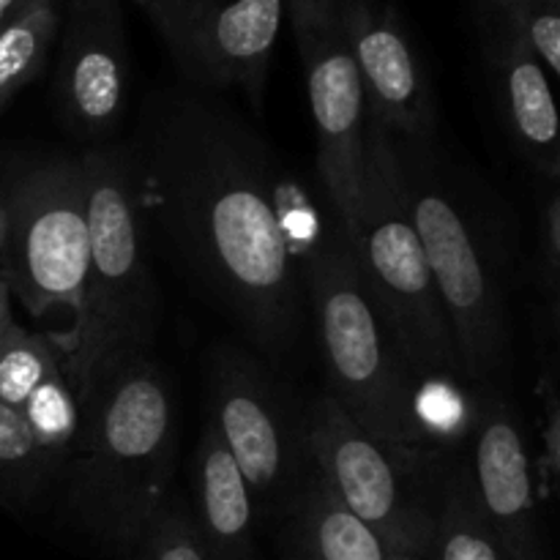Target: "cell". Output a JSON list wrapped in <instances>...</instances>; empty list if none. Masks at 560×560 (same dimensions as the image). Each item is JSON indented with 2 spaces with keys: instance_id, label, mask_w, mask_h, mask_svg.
<instances>
[{
  "instance_id": "obj_31",
  "label": "cell",
  "mask_w": 560,
  "mask_h": 560,
  "mask_svg": "<svg viewBox=\"0 0 560 560\" xmlns=\"http://www.w3.org/2000/svg\"><path fill=\"white\" fill-rule=\"evenodd\" d=\"M197 3H200V0H186V5H184V14H180V22L186 20V14H189V11L195 9ZM180 22H178V27H180ZM178 27H175V31H178ZM173 36H175V33H173ZM173 36H170V38H173ZM170 38H167V42H170Z\"/></svg>"
},
{
  "instance_id": "obj_8",
  "label": "cell",
  "mask_w": 560,
  "mask_h": 560,
  "mask_svg": "<svg viewBox=\"0 0 560 560\" xmlns=\"http://www.w3.org/2000/svg\"><path fill=\"white\" fill-rule=\"evenodd\" d=\"M306 427L317 479L394 550L421 560L435 530L452 454L386 446L361 430L326 392L306 408Z\"/></svg>"
},
{
  "instance_id": "obj_21",
  "label": "cell",
  "mask_w": 560,
  "mask_h": 560,
  "mask_svg": "<svg viewBox=\"0 0 560 560\" xmlns=\"http://www.w3.org/2000/svg\"><path fill=\"white\" fill-rule=\"evenodd\" d=\"M22 419H25L27 430H31L33 441H36L38 452L47 457L60 474L66 457H69L71 446L77 441V432L82 424L80 399L71 392L69 381L63 375V366L49 372L42 383L31 392L25 405L20 408Z\"/></svg>"
},
{
  "instance_id": "obj_26",
  "label": "cell",
  "mask_w": 560,
  "mask_h": 560,
  "mask_svg": "<svg viewBox=\"0 0 560 560\" xmlns=\"http://www.w3.org/2000/svg\"><path fill=\"white\" fill-rule=\"evenodd\" d=\"M541 397V419H539V457L534 463L536 490L541 501H552L558 490L560 476V402H558V383H556V361H547L545 375L539 381Z\"/></svg>"
},
{
  "instance_id": "obj_28",
  "label": "cell",
  "mask_w": 560,
  "mask_h": 560,
  "mask_svg": "<svg viewBox=\"0 0 560 560\" xmlns=\"http://www.w3.org/2000/svg\"><path fill=\"white\" fill-rule=\"evenodd\" d=\"M16 326H20V323L14 320V312H11L9 282L0 277V353H3V348L9 345L11 334L16 331Z\"/></svg>"
},
{
  "instance_id": "obj_18",
  "label": "cell",
  "mask_w": 560,
  "mask_h": 560,
  "mask_svg": "<svg viewBox=\"0 0 560 560\" xmlns=\"http://www.w3.org/2000/svg\"><path fill=\"white\" fill-rule=\"evenodd\" d=\"M421 560H512L476 509L465 457L448 468L435 530Z\"/></svg>"
},
{
  "instance_id": "obj_7",
  "label": "cell",
  "mask_w": 560,
  "mask_h": 560,
  "mask_svg": "<svg viewBox=\"0 0 560 560\" xmlns=\"http://www.w3.org/2000/svg\"><path fill=\"white\" fill-rule=\"evenodd\" d=\"M206 402V427L244 476L257 517L282 520L317 479L306 408L271 361L230 342L208 361Z\"/></svg>"
},
{
  "instance_id": "obj_5",
  "label": "cell",
  "mask_w": 560,
  "mask_h": 560,
  "mask_svg": "<svg viewBox=\"0 0 560 560\" xmlns=\"http://www.w3.org/2000/svg\"><path fill=\"white\" fill-rule=\"evenodd\" d=\"M306 312H312L328 392L345 413L381 443L402 452H430L416 424V377L399 359L331 208L299 246ZM443 452V448H441Z\"/></svg>"
},
{
  "instance_id": "obj_17",
  "label": "cell",
  "mask_w": 560,
  "mask_h": 560,
  "mask_svg": "<svg viewBox=\"0 0 560 560\" xmlns=\"http://www.w3.org/2000/svg\"><path fill=\"white\" fill-rule=\"evenodd\" d=\"M279 523L288 560H416L348 512L320 479L306 487Z\"/></svg>"
},
{
  "instance_id": "obj_30",
  "label": "cell",
  "mask_w": 560,
  "mask_h": 560,
  "mask_svg": "<svg viewBox=\"0 0 560 560\" xmlns=\"http://www.w3.org/2000/svg\"><path fill=\"white\" fill-rule=\"evenodd\" d=\"M5 233H9V217H5V206H3V200H0V255H3Z\"/></svg>"
},
{
  "instance_id": "obj_15",
  "label": "cell",
  "mask_w": 560,
  "mask_h": 560,
  "mask_svg": "<svg viewBox=\"0 0 560 560\" xmlns=\"http://www.w3.org/2000/svg\"><path fill=\"white\" fill-rule=\"evenodd\" d=\"M474 25L498 118L534 173L558 180V109L550 74L498 0H474Z\"/></svg>"
},
{
  "instance_id": "obj_20",
  "label": "cell",
  "mask_w": 560,
  "mask_h": 560,
  "mask_svg": "<svg viewBox=\"0 0 560 560\" xmlns=\"http://www.w3.org/2000/svg\"><path fill=\"white\" fill-rule=\"evenodd\" d=\"M58 470L47 463L16 408L0 402V506L36 514L52 501Z\"/></svg>"
},
{
  "instance_id": "obj_6",
  "label": "cell",
  "mask_w": 560,
  "mask_h": 560,
  "mask_svg": "<svg viewBox=\"0 0 560 560\" xmlns=\"http://www.w3.org/2000/svg\"><path fill=\"white\" fill-rule=\"evenodd\" d=\"M339 222L361 282L410 375L463 383L452 328L405 200L392 131L372 118L355 202Z\"/></svg>"
},
{
  "instance_id": "obj_19",
  "label": "cell",
  "mask_w": 560,
  "mask_h": 560,
  "mask_svg": "<svg viewBox=\"0 0 560 560\" xmlns=\"http://www.w3.org/2000/svg\"><path fill=\"white\" fill-rule=\"evenodd\" d=\"M60 14L63 0H25L0 27V113L42 74L60 33Z\"/></svg>"
},
{
  "instance_id": "obj_29",
  "label": "cell",
  "mask_w": 560,
  "mask_h": 560,
  "mask_svg": "<svg viewBox=\"0 0 560 560\" xmlns=\"http://www.w3.org/2000/svg\"><path fill=\"white\" fill-rule=\"evenodd\" d=\"M22 5H25V0H0V27H3Z\"/></svg>"
},
{
  "instance_id": "obj_16",
  "label": "cell",
  "mask_w": 560,
  "mask_h": 560,
  "mask_svg": "<svg viewBox=\"0 0 560 560\" xmlns=\"http://www.w3.org/2000/svg\"><path fill=\"white\" fill-rule=\"evenodd\" d=\"M208 560H257L255 498L233 457L208 427L191 452L184 501Z\"/></svg>"
},
{
  "instance_id": "obj_11",
  "label": "cell",
  "mask_w": 560,
  "mask_h": 560,
  "mask_svg": "<svg viewBox=\"0 0 560 560\" xmlns=\"http://www.w3.org/2000/svg\"><path fill=\"white\" fill-rule=\"evenodd\" d=\"M60 52L52 93L60 124L88 142L104 145L129 109L131 60L118 0H63Z\"/></svg>"
},
{
  "instance_id": "obj_24",
  "label": "cell",
  "mask_w": 560,
  "mask_h": 560,
  "mask_svg": "<svg viewBox=\"0 0 560 560\" xmlns=\"http://www.w3.org/2000/svg\"><path fill=\"white\" fill-rule=\"evenodd\" d=\"M536 288L545 301L547 334L556 342L560 320V191L558 180H547L539 211V249H536Z\"/></svg>"
},
{
  "instance_id": "obj_1",
  "label": "cell",
  "mask_w": 560,
  "mask_h": 560,
  "mask_svg": "<svg viewBox=\"0 0 560 560\" xmlns=\"http://www.w3.org/2000/svg\"><path fill=\"white\" fill-rule=\"evenodd\" d=\"M129 148L148 224L246 348L271 364L293 355L310 312L266 142L224 104L156 91Z\"/></svg>"
},
{
  "instance_id": "obj_23",
  "label": "cell",
  "mask_w": 560,
  "mask_h": 560,
  "mask_svg": "<svg viewBox=\"0 0 560 560\" xmlns=\"http://www.w3.org/2000/svg\"><path fill=\"white\" fill-rule=\"evenodd\" d=\"M129 560H208L184 498L170 495L156 509Z\"/></svg>"
},
{
  "instance_id": "obj_22",
  "label": "cell",
  "mask_w": 560,
  "mask_h": 560,
  "mask_svg": "<svg viewBox=\"0 0 560 560\" xmlns=\"http://www.w3.org/2000/svg\"><path fill=\"white\" fill-rule=\"evenodd\" d=\"M60 364V348L55 334L27 331L16 326L9 345L0 353V402L20 410L33 388Z\"/></svg>"
},
{
  "instance_id": "obj_25",
  "label": "cell",
  "mask_w": 560,
  "mask_h": 560,
  "mask_svg": "<svg viewBox=\"0 0 560 560\" xmlns=\"http://www.w3.org/2000/svg\"><path fill=\"white\" fill-rule=\"evenodd\" d=\"M547 74H560V0H498Z\"/></svg>"
},
{
  "instance_id": "obj_12",
  "label": "cell",
  "mask_w": 560,
  "mask_h": 560,
  "mask_svg": "<svg viewBox=\"0 0 560 560\" xmlns=\"http://www.w3.org/2000/svg\"><path fill=\"white\" fill-rule=\"evenodd\" d=\"M468 441L470 495L487 528L512 560H550L523 416L503 388H476Z\"/></svg>"
},
{
  "instance_id": "obj_9",
  "label": "cell",
  "mask_w": 560,
  "mask_h": 560,
  "mask_svg": "<svg viewBox=\"0 0 560 560\" xmlns=\"http://www.w3.org/2000/svg\"><path fill=\"white\" fill-rule=\"evenodd\" d=\"M9 217L0 277L31 315L80 310L88 268L85 170L80 153L16 164L0 189Z\"/></svg>"
},
{
  "instance_id": "obj_10",
  "label": "cell",
  "mask_w": 560,
  "mask_h": 560,
  "mask_svg": "<svg viewBox=\"0 0 560 560\" xmlns=\"http://www.w3.org/2000/svg\"><path fill=\"white\" fill-rule=\"evenodd\" d=\"M284 11L293 22L304 66L323 195L345 219L364 167L370 129L364 85L331 0H284Z\"/></svg>"
},
{
  "instance_id": "obj_13",
  "label": "cell",
  "mask_w": 560,
  "mask_h": 560,
  "mask_svg": "<svg viewBox=\"0 0 560 560\" xmlns=\"http://www.w3.org/2000/svg\"><path fill=\"white\" fill-rule=\"evenodd\" d=\"M364 85L370 118L405 140L435 135V96L397 0H331Z\"/></svg>"
},
{
  "instance_id": "obj_27",
  "label": "cell",
  "mask_w": 560,
  "mask_h": 560,
  "mask_svg": "<svg viewBox=\"0 0 560 560\" xmlns=\"http://www.w3.org/2000/svg\"><path fill=\"white\" fill-rule=\"evenodd\" d=\"M131 3H137L148 16H151L156 31L162 33V38L167 42L175 33V27H178L186 0H131Z\"/></svg>"
},
{
  "instance_id": "obj_14",
  "label": "cell",
  "mask_w": 560,
  "mask_h": 560,
  "mask_svg": "<svg viewBox=\"0 0 560 560\" xmlns=\"http://www.w3.org/2000/svg\"><path fill=\"white\" fill-rule=\"evenodd\" d=\"M282 16L284 0H200L167 47L197 88H235L260 107Z\"/></svg>"
},
{
  "instance_id": "obj_2",
  "label": "cell",
  "mask_w": 560,
  "mask_h": 560,
  "mask_svg": "<svg viewBox=\"0 0 560 560\" xmlns=\"http://www.w3.org/2000/svg\"><path fill=\"white\" fill-rule=\"evenodd\" d=\"M82 424L55 481L60 517L107 556L129 560L156 509L173 495L178 405L162 366L137 359L80 405Z\"/></svg>"
},
{
  "instance_id": "obj_4",
  "label": "cell",
  "mask_w": 560,
  "mask_h": 560,
  "mask_svg": "<svg viewBox=\"0 0 560 560\" xmlns=\"http://www.w3.org/2000/svg\"><path fill=\"white\" fill-rule=\"evenodd\" d=\"M405 200L441 295L463 383L503 388L512 370L503 235L438 164L430 140L394 137Z\"/></svg>"
},
{
  "instance_id": "obj_3",
  "label": "cell",
  "mask_w": 560,
  "mask_h": 560,
  "mask_svg": "<svg viewBox=\"0 0 560 560\" xmlns=\"http://www.w3.org/2000/svg\"><path fill=\"white\" fill-rule=\"evenodd\" d=\"M85 170L88 268L71 328L55 337L60 364L77 399L137 359H151L162 323V295L148 252L129 142L80 151Z\"/></svg>"
}]
</instances>
